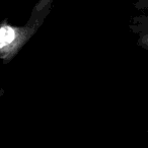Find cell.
<instances>
[{"label":"cell","instance_id":"cell-2","mask_svg":"<svg viewBox=\"0 0 148 148\" xmlns=\"http://www.w3.org/2000/svg\"><path fill=\"white\" fill-rule=\"evenodd\" d=\"M148 0H140V1H138V3L136 4V6H140V7H143L146 5V3H147Z\"/></svg>","mask_w":148,"mask_h":148},{"label":"cell","instance_id":"cell-1","mask_svg":"<svg viewBox=\"0 0 148 148\" xmlns=\"http://www.w3.org/2000/svg\"><path fill=\"white\" fill-rule=\"evenodd\" d=\"M36 23L34 25H29V27H25V29L15 27L12 25H5V23L0 25V50L4 49L5 47H8L10 45H13L25 36L27 37L29 34L36 29V27H37Z\"/></svg>","mask_w":148,"mask_h":148}]
</instances>
